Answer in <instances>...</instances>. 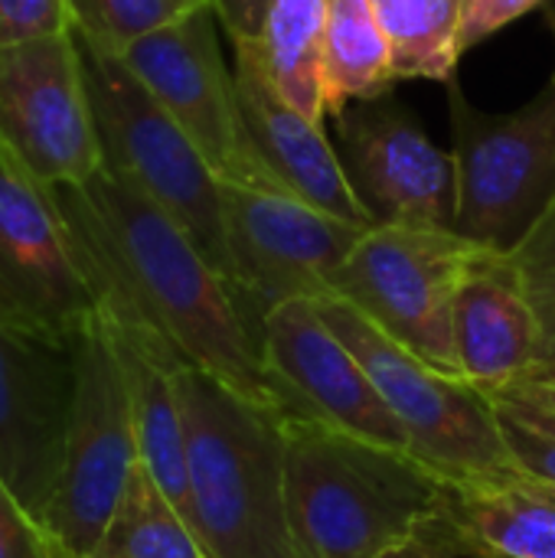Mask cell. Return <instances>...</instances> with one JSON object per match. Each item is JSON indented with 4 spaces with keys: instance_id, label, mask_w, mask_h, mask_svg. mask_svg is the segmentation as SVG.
<instances>
[{
    "instance_id": "8992f818",
    "label": "cell",
    "mask_w": 555,
    "mask_h": 558,
    "mask_svg": "<svg viewBox=\"0 0 555 558\" xmlns=\"http://www.w3.org/2000/svg\"><path fill=\"white\" fill-rule=\"evenodd\" d=\"M317 307L330 330L363 363L386 409L406 432L409 454L415 461H422L445 481H464L514 468L487 392H481L468 379L435 369L432 363L386 337L343 298L324 294L317 298Z\"/></svg>"
},
{
    "instance_id": "8fae6325",
    "label": "cell",
    "mask_w": 555,
    "mask_h": 558,
    "mask_svg": "<svg viewBox=\"0 0 555 558\" xmlns=\"http://www.w3.org/2000/svg\"><path fill=\"white\" fill-rule=\"evenodd\" d=\"M95 314L98 298L52 190L0 144V320L75 343Z\"/></svg>"
},
{
    "instance_id": "f1b7e54d",
    "label": "cell",
    "mask_w": 555,
    "mask_h": 558,
    "mask_svg": "<svg viewBox=\"0 0 555 558\" xmlns=\"http://www.w3.org/2000/svg\"><path fill=\"white\" fill-rule=\"evenodd\" d=\"M553 0H468L464 3V20H461V56L500 33L504 26L517 23L520 16L550 7Z\"/></svg>"
},
{
    "instance_id": "7a4b0ae2",
    "label": "cell",
    "mask_w": 555,
    "mask_h": 558,
    "mask_svg": "<svg viewBox=\"0 0 555 558\" xmlns=\"http://www.w3.org/2000/svg\"><path fill=\"white\" fill-rule=\"evenodd\" d=\"M445 477L357 435L285 415V500L298 558H379L422 536Z\"/></svg>"
},
{
    "instance_id": "836d02e7",
    "label": "cell",
    "mask_w": 555,
    "mask_h": 558,
    "mask_svg": "<svg viewBox=\"0 0 555 558\" xmlns=\"http://www.w3.org/2000/svg\"><path fill=\"white\" fill-rule=\"evenodd\" d=\"M203 3H213V0H203Z\"/></svg>"
},
{
    "instance_id": "ffe728a7",
    "label": "cell",
    "mask_w": 555,
    "mask_h": 558,
    "mask_svg": "<svg viewBox=\"0 0 555 558\" xmlns=\"http://www.w3.org/2000/svg\"><path fill=\"white\" fill-rule=\"evenodd\" d=\"M396 85L393 52L373 0H324V108L330 118L353 101L389 95Z\"/></svg>"
},
{
    "instance_id": "5b68a950",
    "label": "cell",
    "mask_w": 555,
    "mask_h": 558,
    "mask_svg": "<svg viewBox=\"0 0 555 558\" xmlns=\"http://www.w3.org/2000/svg\"><path fill=\"white\" fill-rule=\"evenodd\" d=\"M445 92L458 186L451 232L510 255L555 199V78L500 114L468 101L458 75Z\"/></svg>"
},
{
    "instance_id": "1f68e13d",
    "label": "cell",
    "mask_w": 555,
    "mask_h": 558,
    "mask_svg": "<svg viewBox=\"0 0 555 558\" xmlns=\"http://www.w3.org/2000/svg\"><path fill=\"white\" fill-rule=\"evenodd\" d=\"M180 3H183V7H186V10H190V7H200V3H203V0H180Z\"/></svg>"
},
{
    "instance_id": "44dd1931",
    "label": "cell",
    "mask_w": 555,
    "mask_h": 558,
    "mask_svg": "<svg viewBox=\"0 0 555 558\" xmlns=\"http://www.w3.org/2000/svg\"><path fill=\"white\" fill-rule=\"evenodd\" d=\"M255 46L281 98L324 128V0H272Z\"/></svg>"
},
{
    "instance_id": "30bf717a",
    "label": "cell",
    "mask_w": 555,
    "mask_h": 558,
    "mask_svg": "<svg viewBox=\"0 0 555 558\" xmlns=\"http://www.w3.org/2000/svg\"><path fill=\"white\" fill-rule=\"evenodd\" d=\"M222 213L229 291L252 343L278 304L330 294L334 271L366 235V226L337 219L298 196L229 183H222Z\"/></svg>"
},
{
    "instance_id": "e0dca14e",
    "label": "cell",
    "mask_w": 555,
    "mask_h": 558,
    "mask_svg": "<svg viewBox=\"0 0 555 558\" xmlns=\"http://www.w3.org/2000/svg\"><path fill=\"white\" fill-rule=\"evenodd\" d=\"M232 49H236L232 75H236V92H239L245 124L262 157L281 180V186L291 196L337 219L373 229L370 213L363 209V203L357 199L347 180L337 147L327 141L324 128L307 121L294 105L281 98V92L272 85L258 59L255 39H236Z\"/></svg>"
},
{
    "instance_id": "4dcf8cb0",
    "label": "cell",
    "mask_w": 555,
    "mask_h": 558,
    "mask_svg": "<svg viewBox=\"0 0 555 558\" xmlns=\"http://www.w3.org/2000/svg\"><path fill=\"white\" fill-rule=\"evenodd\" d=\"M379 558H438L432 549H425L422 543H409V546H402V549H393V553H386V556Z\"/></svg>"
},
{
    "instance_id": "ac0fdd59",
    "label": "cell",
    "mask_w": 555,
    "mask_h": 558,
    "mask_svg": "<svg viewBox=\"0 0 555 558\" xmlns=\"http://www.w3.org/2000/svg\"><path fill=\"white\" fill-rule=\"evenodd\" d=\"M455 360L481 392L510 386L543 363L540 324L507 255L481 248L455 294Z\"/></svg>"
},
{
    "instance_id": "52a82bcc",
    "label": "cell",
    "mask_w": 555,
    "mask_h": 558,
    "mask_svg": "<svg viewBox=\"0 0 555 558\" xmlns=\"http://www.w3.org/2000/svg\"><path fill=\"white\" fill-rule=\"evenodd\" d=\"M141 464L124 366L101 317L75 337V399L46 530L72 558H88L105 536Z\"/></svg>"
},
{
    "instance_id": "4316f807",
    "label": "cell",
    "mask_w": 555,
    "mask_h": 558,
    "mask_svg": "<svg viewBox=\"0 0 555 558\" xmlns=\"http://www.w3.org/2000/svg\"><path fill=\"white\" fill-rule=\"evenodd\" d=\"M0 558H72L0 481Z\"/></svg>"
},
{
    "instance_id": "83f0119b",
    "label": "cell",
    "mask_w": 555,
    "mask_h": 558,
    "mask_svg": "<svg viewBox=\"0 0 555 558\" xmlns=\"http://www.w3.org/2000/svg\"><path fill=\"white\" fill-rule=\"evenodd\" d=\"M72 29L65 0H0V49Z\"/></svg>"
},
{
    "instance_id": "9c48e42d",
    "label": "cell",
    "mask_w": 555,
    "mask_h": 558,
    "mask_svg": "<svg viewBox=\"0 0 555 558\" xmlns=\"http://www.w3.org/2000/svg\"><path fill=\"white\" fill-rule=\"evenodd\" d=\"M216 26L213 3H200L134 43L121 59L186 131L219 183L288 193L245 124L236 75L222 59Z\"/></svg>"
},
{
    "instance_id": "d4e9b609",
    "label": "cell",
    "mask_w": 555,
    "mask_h": 558,
    "mask_svg": "<svg viewBox=\"0 0 555 558\" xmlns=\"http://www.w3.org/2000/svg\"><path fill=\"white\" fill-rule=\"evenodd\" d=\"M517 471L555 487V415L510 389L487 392Z\"/></svg>"
},
{
    "instance_id": "e575fe53",
    "label": "cell",
    "mask_w": 555,
    "mask_h": 558,
    "mask_svg": "<svg viewBox=\"0 0 555 558\" xmlns=\"http://www.w3.org/2000/svg\"><path fill=\"white\" fill-rule=\"evenodd\" d=\"M464 3H468V0H464Z\"/></svg>"
},
{
    "instance_id": "4fadbf2b",
    "label": "cell",
    "mask_w": 555,
    "mask_h": 558,
    "mask_svg": "<svg viewBox=\"0 0 555 558\" xmlns=\"http://www.w3.org/2000/svg\"><path fill=\"white\" fill-rule=\"evenodd\" d=\"M265 383L285 415L307 418L363 441L409 451V438L386 409L353 350L330 330L317 298L278 304L255 337Z\"/></svg>"
},
{
    "instance_id": "ba28073f",
    "label": "cell",
    "mask_w": 555,
    "mask_h": 558,
    "mask_svg": "<svg viewBox=\"0 0 555 558\" xmlns=\"http://www.w3.org/2000/svg\"><path fill=\"white\" fill-rule=\"evenodd\" d=\"M481 245L451 229L373 226L330 278V294L353 304L386 337L458 376L455 294Z\"/></svg>"
},
{
    "instance_id": "3957f363",
    "label": "cell",
    "mask_w": 555,
    "mask_h": 558,
    "mask_svg": "<svg viewBox=\"0 0 555 558\" xmlns=\"http://www.w3.org/2000/svg\"><path fill=\"white\" fill-rule=\"evenodd\" d=\"M190 526L209 558H298L285 500V412L180 366Z\"/></svg>"
},
{
    "instance_id": "6da1fadb",
    "label": "cell",
    "mask_w": 555,
    "mask_h": 558,
    "mask_svg": "<svg viewBox=\"0 0 555 558\" xmlns=\"http://www.w3.org/2000/svg\"><path fill=\"white\" fill-rule=\"evenodd\" d=\"M52 196L98 314L111 327L150 337L183 366L216 376L258 405L281 409L226 278L157 203L105 167L79 186H56Z\"/></svg>"
},
{
    "instance_id": "2e32d148",
    "label": "cell",
    "mask_w": 555,
    "mask_h": 558,
    "mask_svg": "<svg viewBox=\"0 0 555 558\" xmlns=\"http://www.w3.org/2000/svg\"><path fill=\"white\" fill-rule=\"evenodd\" d=\"M415 543L438 558H555V487L517 468L445 481Z\"/></svg>"
},
{
    "instance_id": "484cf974",
    "label": "cell",
    "mask_w": 555,
    "mask_h": 558,
    "mask_svg": "<svg viewBox=\"0 0 555 558\" xmlns=\"http://www.w3.org/2000/svg\"><path fill=\"white\" fill-rule=\"evenodd\" d=\"M517 268V278L527 291V301L540 324V350L543 363H555V199L540 216V222L527 232V239L507 255Z\"/></svg>"
},
{
    "instance_id": "cb8c5ba5",
    "label": "cell",
    "mask_w": 555,
    "mask_h": 558,
    "mask_svg": "<svg viewBox=\"0 0 555 558\" xmlns=\"http://www.w3.org/2000/svg\"><path fill=\"white\" fill-rule=\"evenodd\" d=\"M72 33L88 46L124 56L134 43L186 13L180 0H65ZM193 10V7H190Z\"/></svg>"
},
{
    "instance_id": "7c38bea8",
    "label": "cell",
    "mask_w": 555,
    "mask_h": 558,
    "mask_svg": "<svg viewBox=\"0 0 555 558\" xmlns=\"http://www.w3.org/2000/svg\"><path fill=\"white\" fill-rule=\"evenodd\" d=\"M0 144L49 190L79 186L101 170L72 29L0 49Z\"/></svg>"
},
{
    "instance_id": "277c9868",
    "label": "cell",
    "mask_w": 555,
    "mask_h": 558,
    "mask_svg": "<svg viewBox=\"0 0 555 558\" xmlns=\"http://www.w3.org/2000/svg\"><path fill=\"white\" fill-rule=\"evenodd\" d=\"M75 43L101 144V167L157 203L229 284L222 183L121 56L101 52L79 36Z\"/></svg>"
},
{
    "instance_id": "5bb4252c",
    "label": "cell",
    "mask_w": 555,
    "mask_h": 558,
    "mask_svg": "<svg viewBox=\"0 0 555 558\" xmlns=\"http://www.w3.org/2000/svg\"><path fill=\"white\" fill-rule=\"evenodd\" d=\"M340 163L373 226H455V157L393 95L353 101L337 114Z\"/></svg>"
},
{
    "instance_id": "7402d4cb",
    "label": "cell",
    "mask_w": 555,
    "mask_h": 558,
    "mask_svg": "<svg viewBox=\"0 0 555 558\" xmlns=\"http://www.w3.org/2000/svg\"><path fill=\"white\" fill-rule=\"evenodd\" d=\"M373 10L393 52L396 82L448 85L458 75L464 0H373Z\"/></svg>"
},
{
    "instance_id": "603a6c76",
    "label": "cell",
    "mask_w": 555,
    "mask_h": 558,
    "mask_svg": "<svg viewBox=\"0 0 555 558\" xmlns=\"http://www.w3.org/2000/svg\"><path fill=\"white\" fill-rule=\"evenodd\" d=\"M88 558H209L186 517L167 500L144 464L134 468L131 484Z\"/></svg>"
},
{
    "instance_id": "d6986e66",
    "label": "cell",
    "mask_w": 555,
    "mask_h": 558,
    "mask_svg": "<svg viewBox=\"0 0 555 558\" xmlns=\"http://www.w3.org/2000/svg\"><path fill=\"white\" fill-rule=\"evenodd\" d=\"M105 330L111 333L118 360L128 376L141 464L190 523L186 428H183V409H180V392H177V369L183 363L154 343L114 333L108 324Z\"/></svg>"
},
{
    "instance_id": "9a60e30c",
    "label": "cell",
    "mask_w": 555,
    "mask_h": 558,
    "mask_svg": "<svg viewBox=\"0 0 555 558\" xmlns=\"http://www.w3.org/2000/svg\"><path fill=\"white\" fill-rule=\"evenodd\" d=\"M75 399V343L0 320V481L39 520L56 497Z\"/></svg>"
},
{
    "instance_id": "f546056e",
    "label": "cell",
    "mask_w": 555,
    "mask_h": 558,
    "mask_svg": "<svg viewBox=\"0 0 555 558\" xmlns=\"http://www.w3.org/2000/svg\"><path fill=\"white\" fill-rule=\"evenodd\" d=\"M272 0H213V10L219 16V26L229 33V39H258L262 23Z\"/></svg>"
},
{
    "instance_id": "d6a6232c",
    "label": "cell",
    "mask_w": 555,
    "mask_h": 558,
    "mask_svg": "<svg viewBox=\"0 0 555 558\" xmlns=\"http://www.w3.org/2000/svg\"><path fill=\"white\" fill-rule=\"evenodd\" d=\"M553 29H555V16H553ZM553 78H555V69H553Z\"/></svg>"
}]
</instances>
